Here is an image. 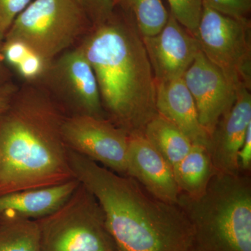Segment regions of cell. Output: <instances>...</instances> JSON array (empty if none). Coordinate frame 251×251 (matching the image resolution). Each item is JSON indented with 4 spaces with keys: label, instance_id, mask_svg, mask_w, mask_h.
<instances>
[{
    "label": "cell",
    "instance_id": "obj_1",
    "mask_svg": "<svg viewBox=\"0 0 251 251\" xmlns=\"http://www.w3.org/2000/svg\"><path fill=\"white\" fill-rule=\"evenodd\" d=\"M66 115L41 86L19 87L0 115V196L75 179L62 135Z\"/></svg>",
    "mask_w": 251,
    "mask_h": 251
},
{
    "label": "cell",
    "instance_id": "obj_2",
    "mask_svg": "<svg viewBox=\"0 0 251 251\" xmlns=\"http://www.w3.org/2000/svg\"><path fill=\"white\" fill-rule=\"evenodd\" d=\"M74 177L96 198L115 251H188L193 228L178 204L160 201L133 178L68 149Z\"/></svg>",
    "mask_w": 251,
    "mask_h": 251
},
{
    "label": "cell",
    "instance_id": "obj_3",
    "mask_svg": "<svg viewBox=\"0 0 251 251\" xmlns=\"http://www.w3.org/2000/svg\"><path fill=\"white\" fill-rule=\"evenodd\" d=\"M76 46L95 74L105 118L128 135L143 134L148 122L158 115L156 81L133 21L115 10Z\"/></svg>",
    "mask_w": 251,
    "mask_h": 251
},
{
    "label": "cell",
    "instance_id": "obj_4",
    "mask_svg": "<svg viewBox=\"0 0 251 251\" xmlns=\"http://www.w3.org/2000/svg\"><path fill=\"white\" fill-rule=\"evenodd\" d=\"M193 228L188 251H251L250 173H216L202 196L180 193Z\"/></svg>",
    "mask_w": 251,
    "mask_h": 251
},
{
    "label": "cell",
    "instance_id": "obj_5",
    "mask_svg": "<svg viewBox=\"0 0 251 251\" xmlns=\"http://www.w3.org/2000/svg\"><path fill=\"white\" fill-rule=\"evenodd\" d=\"M92 24L77 0H33L4 40H17L49 62L75 47Z\"/></svg>",
    "mask_w": 251,
    "mask_h": 251
},
{
    "label": "cell",
    "instance_id": "obj_6",
    "mask_svg": "<svg viewBox=\"0 0 251 251\" xmlns=\"http://www.w3.org/2000/svg\"><path fill=\"white\" fill-rule=\"evenodd\" d=\"M36 221L42 251H115L101 208L81 184L58 209Z\"/></svg>",
    "mask_w": 251,
    "mask_h": 251
},
{
    "label": "cell",
    "instance_id": "obj_7",
    "mask_svg": "<svg viewBox=\"0 0 251 251\" xmlns=\"http://www.w3.org/2000/svg\"><path fill=\"white\" fill-rule=\"evenodd\" d=\"M200 50L237 89L251 86V31L248 18L220 13L203 4L194 35Z\"/></svg>",
    "mask_w": 251,
    "mask_h": 251
},
{
    "label": "cell",
    "instance_id": "obj_8",
    "mask_svg": "<svg viewBox=\"0 0 251 251\" xmlns=\"http://www.w3.org/2000/svg\"><path fill=\"white\" fill-rule=\"evenodd\" d=\"M67 115L105 117L97 77L77 46L51 62L40 85Z\"/></svg>",
    "mask_w": 251,
    "mask_h": 251
},
{
    "label": "cell",
    "instance_id": "obj_9",
    "mask_svg": "<svg viewBox=\"0 0 251 251\" xmlns=\"http://www.w3.org/2000/svg\"><path fill=\"white\" fill-rule=\"evenodd\" d=\"M62 135L69 150L126 175L129 135L108 119L88 115H66Z\"/></svg>",
    "mask_w": 251,
    "mask_h": 251
},
{
    "label": "cell",
    "instance_id": "obj_10",
    "mask_svg": "<svg viewBox=\"0 0 251 251\" xmlns=\"http://www.w3.org/2000/svg\"><path fill=\"white\" fill-rule=\"evenodd\" d=\"M182 77L196 103L200 123L209 137L233 105L237 89L201 50Z\"/></svg>",
    "mask_w": 251,
    "mask_h": 251
},
{
    "label": "cell",
    "instance_id": "obj_11",
    "mask_svg": "<svg viewBox=\"0 0 251 251\" xmlns=\"http://www.w3.org/2000/svg\"><path fill=\"white\" fill-rule=\"evenodd\" d=\"M142 38L156 82L182 77L200 51L195 36L171 13L158 34Z\"/></svg>",
    "mask_w": 251,
    "mask_h": 251
},
{
    "label": "cell",
    "instance_id": "obj_12",
    "mask_svg": "<svg viewBox=\"0 0 251 251\" xmlns=\"http://www.w3.org/2000/svg\"><path fill=\"white\" fill-rule=\"evenodd\" d=\"M251 90L241 88L232 108L224 114L209 135L207 150L216 173L237 175L239 150L251 126Z\"/></svg>",
    "mask_w": 251,
    "mask_h": 251
},
{
    "label": "cell",
    "instance_id": "obj_13",
    "mask_svg": "<svg viewBox=\"0 0 251 251\" xmlns=\"http://www.w3.org/2000/svg\"><path fill=\"white\" fill-rule=\"evenodd\" d=\"M126 175L157 199L178 204L180 192L174 171L143 134L128 137Z\"/></svg>",
    "mask_w": 251,
    "mask_h": 251
},
{
    "label": "cell",
    "instance_id": "obj_14",
    "mask_svg": "<svg viewBox=\"0 0 251 251\" xmlns=\"http://www.w3.org/2000/svg\"><path fill=\"white\" fill-rule=\"evenodd\" d=\"M158 115L179 128L193 144L207 148L209 135L199 121L196 103L183 77L156 82Z\"/></svg>",
    "mask_w": 251,
    "mask_h": 251
},
{
    "label": "cell",
    "instance_id": "obj_15",
    "mask_svg": "<svg viewBox=\"0 0 251 251\" xmlns=\"http://www.w3.org/2000/svg\"><path fill=\"white\" fill-rule=\"evenodd\" d=\"M79 181L71 180L50 187L27 190L0 196V216L38 220L49 215L72 196Z\"/></svg>",
    "mask_w": 251,
    "mask_h": 251
},
{
    "label": "cell",
    "instance_id": "obj_16",
    "mask_svg": "<svg viewBox=\"0 0 251 251\" xmlns=\"http://www.w3.org/2000/svg\"><path fill=\"white\" fill-rule=\"evenodd\" d=\"M216 173L206 147L193 143L174 171L180 193L191 198L200 197L205 192Z\"/></svg>",
    "mask_w": 251,
    "mask_h": 251
},
{
    "label": "cell",
    "instance_id": "obj_17",
    "mask_svg": "<svg viewBox=\"0 0 251 251\" xmlns=\"http://www.w3.org/2000/svg\"><path fill=\"white\" fill-rule=\"evenodd\" d=\"M143 135L169 163L173 171L193 145L192 142L179 128L159 115L148 122Z\"/></svg>",
    "mask_w": 251,
    "mask_h": 251
},
{
    "label": "cell",
    "instance_id": "obj_18",
    "mask_svg": "<svg viewBox=\"0 0 251 251\" xmlns=\"http://www.w3.org/2000/svg\"><path fill=\"white\" fill-rule=\"evenodd\" d=\"M115 6L133 21L142 37L158 34L166 25L169 13L162 0H113Z\"/></svg>",
    "mask_w": 251,
    "mask_h": 251
},
{
    "label": "cell",
    "instance_id": "obj_19",
    "mask_svg": "<svg viewBox=\"0 0 251 251\" xmlns=\"http://www.w3.org/2000/svg\"><path fill=\"white\" fill-rule=\"evenodd\" d=\"M0 251H42L37 221L21 217L1 219Z\"/></svg>",
    "mask_w": 251,
    "mask_h": 251
},
{
    "label": "cell",
    "instance_id": "obj_20",
    "mask_svg": "<svg viewBox=\"0 0 251 251\" xmlns=\"http://www.w3.org/2000/svg\"><path fill=\"white\" fill-rule=\"evenodd\" d=\"M171 14L193 36L197 31L202 16V0H167Z\"/></svg>",
    "mask_w": 251,
    "mask_h": 251
},
{
    "label": "cell",
    "instance_id": "obj_21",
    "mask_svg": "<svg viewBox=\"0 0 251 251\" xmlns=\"http://www.w3.org/2000/svg\"><path fill=\"white\" fill-rule=\"evenodd\" d=\"M50 63L30 50L14 70L22 79L23 83L39 86L46 76Z\"/></svg>",
    "mask_w": 251,
    "mask_h": 251
},
{
    "label": "cell",
    "instance_id": "obj_22",
    "mask_svg": "<svg viewBox=\"0 0 251 251\" xmlns=\"http://www.w3.org/2000/svg\"><path fill=\"white\" fill-rule=\"evenodd\" d=\"M33 0H0V39L5 36L16 18Z\"/></svg>",
    "mask_w": 251,
    "mask_h": 251
},
{
    "label": "cell",
    "instance_id": "obj_23",
    "mask_svg": "<svg viewBox=\"0 0 251 251\" xmlns=\"http://www.w3.org/2000/svg\"><path fill=\"white\" fill-rule=\"evenodd\" d=\"M90 18L92 26L108 21L115 12L113 0H77Z\"/></svg>",
    "mask_w": 251,
    "mask_h": 251
},
{
    "label": "cell",
    "instance_id": "obj_24",
    "mask_svg": "<svg viewBox=\"0 0 251 251\" xmlns=\"http://www.w3.org/2000/svg\"><path fill=\"white\" fill-rule=\"evenodd\" d=\"M202 3L220 13L237 18H247L251 9V0H202Z\"/></svg>",
    "mask_w": 251,
    "mask_h": 251
},
{
    "label": "cell",
    "instance_id": "obj_25",
    "mask_svg": "<svg viewBox=\"0 0 251 251\" xmlns=\"http://www.w3.org/2000/svg\"><path fill=\"white\" fill-rule=\"evenodd\" d=\"M239 169L242 173H250L251 169V126L249 127L244 138V143L239 154Z\"/></svg>",
    "mask_w": 251,
    "mask_h": 251
},
{
    "label": "cell",
    "instance_id": "obj_26",
    "mask_svg": "<svg viewBox=\"0 0 251 251\" xmlns=\"http://www.w3.org/2000/svg\"><path fill=\"white\" fill-rule=\"evenodd\" d=\"M19 87L13 81L0 86V115L9 107Z\"/></svg>",
    "mask_w": 251,
    "mask_h": 251
},
{
    "label": "cell",
    "instance_id": "obj_27",
    "mask_svg": "<svg viewBox=\"0 0 251 251\" xmlns=\"http://www.w3.org/2000/svg\"><path fill=\"white\" fill-rule=\"evenodd\" d=\"M3 44H4V41L0 39V86L13 81V73L4 60V54H3Z\"/></svg>",
    "mask_w": 251,
    "mask_h": 251
}]
</instances>
